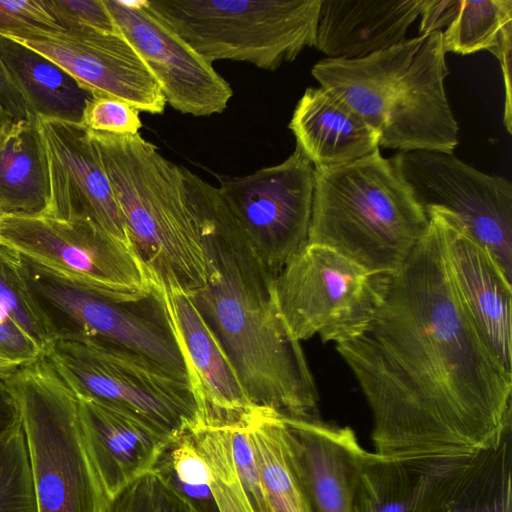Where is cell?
<instances>
[{"label": "cell", "mask_w": 512, "mask_h": 512, "mask_svg": "<svg viewBox=\"0 0 512 512\" xmlns=\"http://www.w3.org/2000/svg\"><path fill=\"white\" fill-rule=\"evenodd\" d=\"M391 274L384 299L354 338L336 344L367 401L380 456L473 453L511 427L512 373L490 351L452 283L441 223Z\"/></svg>", "instance_id": "1"}, {"label": "cell", "mask_w": 512, "mask_h": 512, "mask_svg": "<svg viewBox=\"0 0 512 512\" xmlns=\"http://www.w3.org/2000/svg\"><path fill=\"white\" fill-rule=\"evenodd\" d=\"M207 242L208 280L189 295L222 344L248 398L254 406L284 417L320 419L318 392L300 341L277 307L276 276L260 261L224 199Z\"/></svg>", "instance_id": "2"}, {"label": "cell", "mask_w": 512, "mask_h": 512, "mask_svg": "<svg viewBox=\"0 0 512 512\" xmlns=\"http://www.w3.org/2000/svg\"><path fill=\"white\" fill-rule=\"evenodd\" d=\"M89 133L155 285L200 289L210 273L207 237L222 201L218 187L162 156L140 133Z\"/></svg>", "instance_id": "3"}, {"label": "cell", "mask_w": 512, "mask_h": 512, "mask_svg": "<svg viewBox=\"0 0 512 512\" xmlns=\"http://www.w3.org/2000/svg\"><path fill=\"white\" fill-rule=\"evenodd\" d=\"M445 54L435 31L364 58L323 59L311 73L378 133L379 146L451 154L459 128L444 89Z\"/></svg>", "instance_id": "4"}, {"label": "cell", "mask_w": 512, "mask_h": 512, "mask_svg": "<svg viewBox=\"0 0 512 512\" xmlns=\"http://www.w3.org/2000/svg\"><path fill=\"white\" fill-rule=\"evenodd\" d=\"M429 218L379 148L317 165L307 244L328 247L372 272L393 273L425 234Z\"/></svg>", "instance_id": "5"}, {"label": "cell", "mask_w": 512, "mask_h": 512, "mask_svg": "<svg viewBox=\"0 0 512 512\" xmlns=\"http://www.w3.org/2000/svg\"><path fill=\"white\" fill-rule=\"evenodd\" d=\"M37 512H103L109 500L86 448L78 398L45 354L12 372Z\"/></svg>", "instance_id": "6"}, {"label": "cell", "mask_w": 512, "mask_h": 512, "mask_svg": "<svg viewBox=\"0 0 512 512\" xmlns=\"http://www.w3.org/2000/svg\"><path fill=\"white\" fill-rule=\"evenodd\" d=\"M21 256V255H20ZM32 299L54 341L128 351L189 381L160 289L138 301H123L21 256Z\"/></svg>", "instance_id": "7"}, {"label": "cell", "mask_w": 512, "mask_h": 512, "mask_svg": "<svg viewBox=\"0 0 512 512\" xmlns=\"http://www.w3.org/2000/svg\"><path fill=\"white\" fill-rule=\"evenodd\" d=\"M206 61L276 70L315 46L321 0H147Z\"/></svg>", "instance_id": "8"}, {"label": "cell", "mask_w": 512, "mask_h": 512, "mask_svg": "<svg viewBox=\"0 0 512 512\" xmlns=\"http://www.w3.org/2000/svg\"><path fill=\"white\" fill-rule=\"evenodd\" d=\"M47 358L77 397L123 411L172 439L200 423L190 382L137 354L54 341Z\"/></svg>", "instance_id": "9"}, {"label": "cell", "mask_w": 512, "mask_h": 512, "mask_svg": "<svg viewBox=\"0 0 512 512\" xmlns=\"http://www.w3.org/2000/svg\"><path fill=\"white\" fill-rule=\"evenodd\" d=\"M392 273L369 271L338 252L306 244L277 274L278 310L298 340L336 344L357 336L382 303Z\"/></svg>", "instance_id": "10"}, {"label": "cell", "mask_w": 512, "mask_h": 512, "mask_svg": "<svg viewBox=\"0 0 512 512\" xmlns=\"http://www.w3.org/2000/svg\"><path fill=\"white\" fill-rule=\"evenodd\" d=\"M0 243L118 300L138 301L157 288L130 245L88 220L3 215Z\"/></svg>", "instance_id": "11"}, {"label": "cell", "mask_w": 512, "mask_h": 512, "mask_svg": "<svg viewBox=\"0 0 512 512\" xmlns=\"http://www.w3.org/2000/svg\"><path fill=\"white\" fill-rule=\"evenodd\" d=\"M425 213L455 216L495 258L512 282V184L464 163L452 153L413 150L390 159Z\"/></svg>", "instance_id": "12"}, {"label": "cell", "mask_w": 512, "mask_h": 512, "mask_svg": "<svg viewBox=\"0 0 512 512\" xmlns=\"http://www.w3.org/2000/svg\"><path fill=\"white\" fill-rule=\"evenodd\" d=\"M313 171L296 144L277 165L245 176L218 177L219 192L244 237L275 276L307 244Z\"/></svg>", "instance_id": "13"}, {"label": "cell", "mask_w": 512, "mask_h": 512, "mask_svg": "<svg viewBox=\"0 0 512 512\" xmlns=\"http://www.w3.org/2000/svg\"><path fill=\"white\" fill-rule=\"evenodd\" d=\"M65 31L24 29L5 36L50 59L94 94L128 102L139 112L162 114L159 83L121 32H106L70 20Z\"/></svg>", "instance_id": "14"}, {"label": "cell", "mask_w": 512, "mask_h": 512, "mask_svg": "<svg viewBox=\"0 0 512 512\" xmlns=\"http://www.w3.org/2000/svg\"><path fill=\"white\" fill-rule=\"evenodd\" d=\"M115 25L157 80L166 103L193 116L222 113L230 84L148 5L147 0H103Z\"/></svg>", "instance_id": "15"}, {"label": "cell", "mask_w": 512, "mask_h": 512, "mask_svg": "<svg viewBox=\"0 0 512 512\" xmlns=\"http://www.w3.org/2000/svg\"><path fill=\"white\" fill-rule=\"evenodd\" d=\"M37 122L49 189L45 215L60 220H88L132 247L89 130L81 124L43 117H37Z\"/></svg>", "instance_id": "16"}, {"label": "cell", "mask_w": 512, "mask_h": 512, "mask_svg": "<svg viewBox=\"0 0 512 512\" xmlns=\"http://www.w3.org/2000/svg\"><path fill=\"white\" fill-rule=\"evenodd\" d=\"M160 291L199 403L198 426L245 425L257 407L248 398L217 336L188 293L174 288Z\"/></svg>", "instance_id": "17"}, {"label": "cell", "mask_w": 512, "mask_h": 512, "mask_svg": "<svg viewBox=\"0 0 512 512\" xmlns=\"http://www.w3.org/2000/svg\"><path fill=\"white\" fill-rule=\"evenodd\" d=\"M432 210L441 223L446 263L458 297L490 351L512 373V282L455 216Z\"/></svg>", "instance_id": "18"}, {"label": "cell", "mask_w": 512, "mask_h": 512, "mask_svg": "<svg viewBox=\"0 0 512 512\" xmlns=\"http://www.w3.org/2000/svg\"><path fill=\"white\" fill-rule=\"evenodd\" d=\"M511 428L473 453L429 458L409 512H512Z\"/></svg>", "instance_id": "19"}, {"label": "cell", "mask_w": 512, "mask_h": 512, "mask_svg": "<svg viewBox=\"0 0 512 512\" xmlns=\"http://www.w3.org/2000/svg\"><path fill=\"white\" fill-rule=\"evenodd\" d=\"M77 398L86 448L111 498L151 471L171 439L123 411L91 399Z\"/></svg>", "instance_id": "20"}, {"label": "cell", "mask_w": 512, "mask_h": 512, "mask_svg": "<svg viewBox=\"0 0 512 512\" xmlns=\"http://www.w3.org/2000/svg\"><path fill=\"white\" fill-rule=\"evenodd\" d=\"M314 512H353L363 446L349 426L285 417Z\"/></svg>", "instance_id": "21"}, {"label": "cell", "mask_w": 512, "mask_h": 512, "mask_svg": "<svg viewBox=\"0 0 512 512\" xmlns=\"http://www.w3.org/2000/svg\"><path fill=\"white\" fill-rule=\"evenodd\" d=\"M423 0H321L315 46L331 59H360L405 40Z\"/></svg>", "instance_id": "22"}, {"label": "cell", "mask_w": 512, "mask_h": 512, "mask_svg": "<svg viewBox=\"0 0 512 512\" xmlns=\"http://www.w3.org/2000/svg\"><path fill=\"white\" fill-rule=\"evenodd\" d=\"M289 128L314 166L347 163L379 148L378 133L344 101L321 86L306 89Z\"/></svg>", "instance_id": "23"}, {"label": "cell", "mask_w": 512, "mask_h": 512, "mask_svg": "<svg viewBox=\"0 0 512 512\" xmlns=\"http://www.w3.org/2000/svg\"><path fill=\"white\" fill-rule=\"evenodd\" d=\"M0 64L35 116L82 123L94 93L62 67L2 35Z\"/></svg>", "instance_id": "24"}, {"label": "cell", "mask_w": 512, "mask_h": 512, "mask_svg": "<svg viewBox=\"0 0 512 512\" xmlns=\"http://www.w3.org/2000/svg\"><path fill=\"white\" fill-rule=\"evenodd\" d=\"M49 201L44 148L37 116L0 128V209L3 215L46 214Z\"/></svg>", "instance_id": "25"}, {"label": "cell", "mask_w": 512, "mask_h": 512, "mask_svg": "<svg viewBox=\"0 0 512 512\" xmlns=\"http://www.w3.org/2000/svg\"><path fill=\"white\" fill-rule=\"evenodd\" d=\"M247 428L259 466L267 512H314L285 417L257 407Z\"/></svg>", "instance_id": "26"}, {"label": "cell", "mask_w": 512, "mask_h": 512, "mask_svg": "<svg viewBox=\"0 0 512 512\" xmlns=\"http://www.w3.org/2000/svg\"><path fill=\"white\" fill-rule=\"evenodd\" d=\"M426 461L390 459L363 448L357 465L353 512H409Z\"/></svg>", "instance_id": "27"}, {"label": "cell", "mask_w": 512, "mask_h": 512, "mask_svg": "<svg viewBox=\"0 0 512 512\" xmlns=\"http://www.w3.org/2000/svg\"><path fill=\"white\" fill-rule=\"evenodd\" d=\"M512 23L511 0H461L453 21L442 32L444 52L471 54L499 47L505 26Z\"/></svg>", "instance_id": "28"}, {"label": "cell", "mask_w": 512, "mask_h": 512, "mask_svg": "<svg viewBox=\"0 0 512 512\" xmlns=\"http://www.w3.org/2000/svg\"><path fill=\"white\" fill-rule=\"evenodd\" d=\"M152 470L203 512H219L211 471L195 446L191 429L165 444Z\"/></svg>", "instance_id": "29"}, {"label": "cell", "mask_w": 512, "mask_h": 512, "mask_svg": "<svg viewBox=\"0 0 512 512\" xmlns=\"http://www.w3.org/2000/svg\"><path fill=\"white\" fill-rule=\"evenodd\" d=\"M0 307L45 354L53 343V339L26 284L21 256L12 248L1 243Z\"/></svg>", "instance_id": "30"}, {"label": "cell", "mask_w": 512, "mask_h": 512, "mask_svg": "<svg viewBox=\"0 0 512 512\" xmlns=\"http://www.w3.org/2000/svg\"><path fill=\"white\" fill-rule=\"evenodd\" d=\"M0 512H37L23 429L0 439Z\"/></svg>", "instance_id": "31"}, {"label": "cell", "mask_w": 512, "mask_h": 512, "mask_svg": "<svg viewBox=\"0 0 512 512\" xmlns=\"http://www.w3.org/2000/svg\"><path fill=\"white\" fill-rule=\"evenodd\" d=\"M197 448L212 475L211 489L219 512H252L239 483L229 435L223 431L205 432Z\"/></svg>", "instance_id": "32"}, {"label": "cell", "mask_w": 512, "mask_h": 512, "mask_svg": "<svg viewBox=\"0 0 512 512\" xmlns=\"http://www.w3.org/2000/svg\"><path fill=\"white\" fill-rule=\"evenodd\" d=\"M103 512H203L151 470L109 498Z\"/></svg>", "instance_id": "33"}, {"label": "cell", "mask_w": 512, "mask_h": 512, "mask_svg": "<svg viewBox=\"0 0 512 512\" xmlns=\"http://www.w3.org/2000/svg\"><path fill=\"white\" fill-rule=\"evenodd\" d=\"M81 125L95 132L124 135L139 133L142 121L139 111L128 102L94 94L85 107Z\"/></svg>", "instance_id": "34"}, {"label": "cell", "mask_w": 512, "mask_h": 512, "mask_svg": "<svg viewBox=\"0 0 512 512\" xmlns=\"http://www.w3.org/2000/svg\"><path fill=\"white\" fill-rule=\"evenodd\" d=\"M248 422L242 426L227 427L232 459L251 511L267 512L259 466L247 428Z\"/></svg>", "instance_id": "35"}, {"label": "cell", "mask_w": 512, "mask_h": 512, "mask_svg": "<svg viewBox=\"0 0 512 512\" xmlns=\"http://www.w3.org/2000/svg\"><path fill=\"white\" fill-rule=\"evenodd\" d=\"M24 29L65 31L46 0H0V35Z\"/></svg>", "instance_id": "36"}, {"label": "cell", "mask_w": 512, "mask_h": 512, "mask_svg": "<svg viewBox=\"0 0 512 512\" xmlns=\"http://www.w3.org/2000/svg\"><path fill=\"white\" fill-rule=\"evenodd\" d=\"M57 20H70L106 32H120L103 0H46Z\"/></svg>", "instance_id": "37"}, {"label": "cell", "mask_w": 512, "mask_h": 512, "mask_svg": "<svg viewBox=\"0 0 512 512\" xmlns=\"http://www.w3.org/2000/svg\"><path fill=\"white\" fill-rule=\"evenodd\" d=\"M0 352L18 366L43 355L37 345L16 325L0 307Z\"/></svg>", "instance_id": "38"}, {"label": "cell", "mask_w": 512, "mask_h": 512, "mask_svg": "<svg viewBox=\"0 0 512 512\" xmlns=\"http://www.w3.org/2000/svg\"><path fill=\"white\" fill-rule=\"evenodd\" d=\"M13 371L0 372V439L22 429V412L12 380Z\"/></svg>", "instance_id": "39"}, {"label": "cell", "mask_w": 512, "mask_h": 512, "mask_svg": "<svg viewBox=\"0 0 512 512\" xmlns=\"http://www.w3.org/2000/svg\"><path fill=\"white\" fill-rule=\"evenodd\" d=\"M461 0H423L420 11L421 34L441 31L447 27L455 18Z\"/></svg>", "instance_id": "40"}, {"label": "cell", "mask_w": 512, "mask_h": 512, "mask_svg": "<svg viewBox=\"0 0 512 512\" xmlns=\"http://www.w3.org/2000/svg\"><path fill=\"white\" fill-rule=\"evenodd\" d=\"M0 109L10 121L25 120L35 116L26 101L13 86L0 64Z\"/></svg>", "instance_id": "41"}, {"label": "cell", "mask_w": 512, "mask_h": 512, "mask_svg": "<svg viewBox=\"0 0 512 512\" xmlns=\"http://www.w3.org/2000/svg\"><path fill=\"white\" fill-rule=\"evenodd\" d=\"M500 61L505 84L506 99L504 108V124L511 133V55H512V23L505 26L499 47L493 52Z\"/></svg>", "instance_id": "42"}, {"label": "cell", "mask_w": 512, "mask_h": 512, "mask_svg": "<svg viewBox=\"0 0 512 512\" xmlns=\"http://www.w3.org/2000/svg\"><path fill=\"white\" fill-rule=\"evenodd\" d=\"M19 366L6 359L0 352V372L13 371Z\"/></svg>", "instance_id": "43"}, {"label": "cell", "mask_w": 512, "mask_h": 512, "mask_svg": "<svg viewBox=\"0 0 512 512\" xmlns=\"http://www.w3.org/2000/svg\"><path fill=\"white\" fill-rule=\"evenodd\" d=\"M9 121V119L7 118V116L2 112V110L0 109V128L7 122Z\"/></svg>", "instance_id": "44"}, {"label": "cell", "mask_w": 512, "mask_h": 512, "mask_svg": "<svg viewBox=\"0 0 512 512\" xmlns=\"http://www.w3.org/2000/svg\"><path fill=\"white\" fill-rule=\"evenodd\" d=\"M2 216H3V213H2V211L0 209V219L2 218Z\"/></svg>", "instance_id": "45"}]
</instances>
